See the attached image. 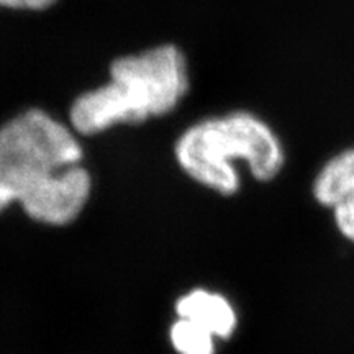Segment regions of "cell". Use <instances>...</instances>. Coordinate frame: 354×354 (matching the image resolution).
<instances>
[{
	"mask_svg": "<svg viewBox=\"0 0 354 354\" xmlns=\"http://www.w3.org/2000/svg\"><path fill=\"white\" fill-rule=\"evenodd\" d=\"M187 91L184 53L174 44H161L113 61L110 81L79 95L69 110V120L79 135H97L122 123L169 113Z\"/></svg>",
	"mask_w": 354,
	"mask_h": 354,
	"instance_id": "2",
	"label": "cell"
},
{
	"mask_svg": "<svg viewBox=\"0 0 354 354\" xmlns=\"http://www.w3.org/2000/svg\"><path fill=\"white\" fill-rule=\"evenodd\" d=\"M176 159L203 187L232 197L241 187L234 161L246 162L259 183H271L284 171L286 148L277 131L248 110L210 117L187 128L177 140Z\"/></svg>",
	"mask_w": 354,
	"mask_h": 354,
	"instance_id": "3",
	"label": "cell"
},
{
	"mask_svg": "<svg viewBox=\"0 0 354 354\" xmlns=\"http://www.w3.org/2000/svg\"><path fill=\"white\" fill-rule=\"evenodd\" d=\"M73 130L44 110L30 109L0 128V212L20 203L35 221H74L91 196V176Z\"/></svg>",
	"mask_w": 354,
	"mask_h": 354,
	"instance_id": "1",
	"label": "cell"
},
{
	"mask_svg": "<svg viewBox=\"0 0 354 354\" xmlns=\"http://www.w3.org/2000/svg\"><path fill=\"white\" fill-rule=\"evenodd\" d=\"M312 197L323 209L354 201V146L326 159L312 183Z\"/></svg>",
	"mask_w": 354,
	"mask_h": 354,
	"instance_id": "5",
	"label": "cell"
},
{
	"mask_svg": "<svg viewBox=\"0 0 354 354\" xmlns=\"http://www.w3.org/2000/svg\"><path fill=\"white\" fill-rule=\"evenodd\" d=\"M333 215L335 227L344 240L354 245V201L338 203L330 210Z\"/></svg>",
	"mask_w": 354,
	"mask_h": 354,
	"instance_id": "7",
	"label": "cell"
},
{
	"mask_svg": "<svg viewBox=\"0 0 354 354\" xmlns=\"http://www.w3.org/2000/svg\"><path fill=\"white\" fill-rule=\"evenodd\" d=\"M176 312L179 318H189L205 326L215 335V338L220 339H230L238 328L236 308L218 292L190 290L177 300Z\"/></svg>",
	"mask_w": 354,
	"mask_h": 354,
	"instance_id": "4",
	"label": "cell"
},
{
	"mask_svg": "<svg viewBox=\"0 0 354 354\" xmlns=\"http://www.w3.org/2000/svg\"><path fill=\"white\" fill-rule=\"evenodd\" d=\"M56 0H0V7L15 10H43L51 7Z\"/></svg>",
	"mask_w": 354,
	"mask_h": 354,
	"instance_id": "8",
	"label": "cell"
},
{
	"mask_svg": "<svg viewBox=\"0 0 354 354\" xmlns=\"http://www.w3.org/2000/svg\"><path fill=\"white\" fill-rule=\"evenodd\" d=\"M171 343L179 354H215V335L205 326L179 318L171 328Z\"/></svg>",
	"mask_w": 354,
	"mask_h": 354,
	"instance_id": "6",
	"label": "cell"
}]
</instances>
